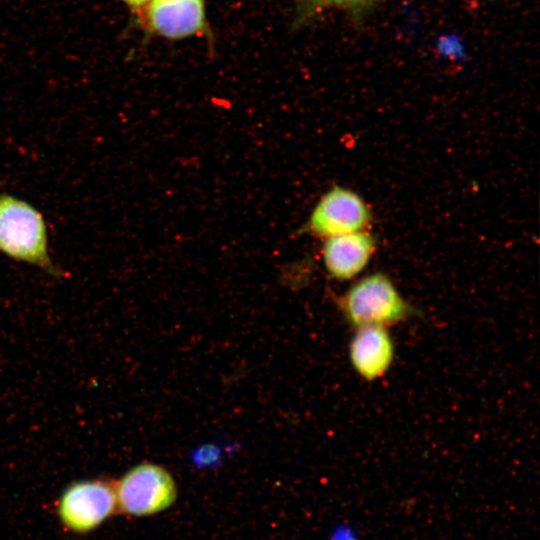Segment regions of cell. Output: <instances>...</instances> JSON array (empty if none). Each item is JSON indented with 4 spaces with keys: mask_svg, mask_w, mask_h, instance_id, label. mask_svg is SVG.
<instances>
[{
    "mask_svg": "<svg viewBox=\"0 0 540 540\" xmlns=\"http://www.w3.org/2000/svg\"><path fill=\"white\" fill-rule=\"evenodd\" d=\"M145 6V21L157 34L184 38L205 27L203 0H150Z\"/></svg>",
    "mask_w": 540,
    "mask_h": 540,
    "instance_id": "ba28073f",
    "label": "cell"
},
{
    "mask_svg": "<svg viewBox=\"0 0 540 540\" xmlns=\"http://www.w3.org/2000/svg\"><path fill=\"white\" fill-rule=\"evenodd\" d=\"M376 248V239L369 230L324 239V268L332 279H354L368 266Z\"/></svg>",
    "mask_w": 540,
    "mask_h": 540,
    "instance_id": "8992f818",
    "label": "cell"
},
{
    "mask_svg": "<svg viewBox=\"0 0 540 540\" xmlns=\"http://www.w3.org/2000/svg\"><path fill=\"white\" fill-rule=\"evenodd\" d=\"M323 3H333V4H358L363 3L367 0H316Z\"/></svg>",
    "mask_w": 540,
    "mask_h": 540,
    "instance_id": "9c48e42d",
    "label": "cell"
},
{
    "mask_svg": "<svg viewBox=\"0 0 540 540\" xmlns=\"http://www.w3.org/2000/svg\"><path fill=\"white\" fill-rule=\"evenodd\" d=\"M125 4L132 8H140L145 6L150 0H122Z\"/></svg>",
    "mask_w": 540,
    "mask_h": 540,
    "instance_id": "30bf717a",
    "label": "cell"
},
{
    "mask_svg": "<svg viewBox=\"0 0 540 540\" xmlns=\"http://www.w3.org/2000/svg\"><path fill=\"white\" fill-rule=\"evenodd\" d=\"M337 304L345 320L355 328L389 327L418 314L392 279L377 271L356 281L338 297Z\"/></svg>",
    "mask_w": 540,
    "mask_h": 540,
    "instance_id": "7a4b0ae2",
    "label": "cell"
},
{
    "mask_svg": "<svg viewBox=\"0 0 540 540\" xmlns=\"http://www.w3.org/2000/svg\"><path fill=\"white\" fill-rule=\"evenodd\" d=\"M395 347L384 326H363L349 344V359L355 372L366 381L384 376L392 365Z\"/></svg>",
    "mask_w": 540,
    "mask_h": 540,
    "instance_id": "52a82bcc",
    "label": "cell"
},
{
    "mask_svg": "<svg viewBox=\"0 0 540 540\" xmlns=\"http://www.w3.org/2000/svg\"><path fill=\"white\" fill-rule=\"evenodd\" d=\"M114 484L117 512L128 516L157 514L168 509L177 498L172 475L154 463L134 466Z\"/></svg>",
    "mask_w": 540,
    "mask_h": 540,
    "instance_id": "3957f363",
    "label": "cell"
},
{
    "mask_svg": "<svg viewBox=\"0 0 540 540\" xmlns=\"http://www.w3.org/2000/svg\"><path fill=\"white\" fill-rule=\"evenodd\" d=\"M372 212L366 201L354 190L334 185L317 201L310 213L307 230L327 239L369 230Z\"/></svg>",
    "mask_w": 540,
    "mask_h": 540,
    "instance_id": "5b68a950",
    "label": "cell"
},
{
    "mask_svg": "<svg viewBox=\"0 0 540 540\" xmlns=\"http://www.w3.org/2000/svg\"><path fill=\"white\" fill-rule=\"evenodd\" d=\"M0 251L51 275H61L48 252L42 214L30 203L6 193H0Z\"/></svg>",
    "mask_w": 540,
    "mask_h": 540,
    "instance_id": "6da1fadb",
    "label": "cell"
},
{
    "mask_svg": "<svg viewBox=\"0 0 540 540\" xmlns=\"http://www.w3.org/2000/svg\"><path fill=\"white\" fill-rule=\"evenodd\" d=\"M117 512L115 484L102 479L73 482L61 493L57 514L69 531L84 534Z\"/></svg>",
    "mask_w": 540,
    "mask_h": 540,
    "instance_id": "277c9868",
    "label": "cell"
}]
</instances>
